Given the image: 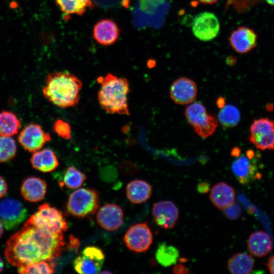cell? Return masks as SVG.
I'll return each mask as SVG.
<instances>
[{"label": "cell", "instance_id": "6da1fadb", "mask_svg": "<svg viewBox=\"0 0 274 274\" xmlns=\"http://www.w3.org/2000/svg\"><path fill=\"white\" fill-rule=\"evenodd\" d=\"M65 243L63 233H55L37 227L26 221L20 230L7 241L5 255L12 265L19 267L59 257Z\"/></svg>", "mask_w": 274, "mask_h": 274}, {"label": "cell", "instance_id": "ab89813d", "mask_svg": "<svg viewBox=\"0 0 274 274\" xmlns=\"http://www.w3.org/2000/svg\"><path fill=\"white\" fill-rule=\"evenodd\" d=\"M241 150L238 148H234L232 151L231 154L232 156L238 157L240 155Z\"/></svg>", "mask_w": 274, "mask_h": 274}, {"label": "cell", "instance_id": "7a4b0ae2", "mask_svg": "<svg viewBox=\"0 0 274 274\" xmlns=\"http://www.w3.org/2000/svg\"><path fill=\"white\" fill-rule=\"evenodd\" d=\"M82 81L68 72H58L48 74L42 93L46 99L61 108L75 107L80 98Z\"/></svg>", "mask_w": 274, "mask_h": 274}, {"label": "cell", "instance_id": "1f68e13d", "mask_svg": "<svg viewBox=\"0 0 274 274\" xmlns=\"http://www.w3.org/2000/svg\"><path fill=\"white\" fill-rule=\"evenodd\" d=\"M218 125L216 118L213 115H208L206 119L193 127L195 132L199 136L207 138L215 132Z\"/></svg>", "mask_w": 274, "mask_h": 274}, {"label": "cell", "instance_id": "f546056e", "mask_svg": "<svg viewBox=\"0 0 274 274\" xmlns=\"http://www.w3.org/2000/svg\"><path fill=\"white\" fill-rule=\"evenodd\" d=\"M185 114L187 120L193 126L202 121L208 115L205 107L198 102L188 106L185 110Z\"/></svg>", "mask_w": 274, "mask_h": 274}, {"label": "cell", "instance_id": "484cf974", "mask_svg": "<svg viewBox=\"0 0 274 274\" xmlns=\"http://www.w3.org/2000/svg\"><path fill=\"white\" fill-rule=\"evenodd\" d=\"M86 180V176L74 166L68 167L63 176L59 181L62 189H75L80 187Z\"/></svg>", "mask_w": 274, "mask_h": 274}, {"label": "cell", "instance_id": "ba28073f", "mask_svg": "<svg viewBox=\"0 0 274 274\" xmlns=\"http://www.w3.org/2000/svg\"><path fill=\"white\" fill-rule=\"evenodd\" d=\"M27 216V211L23 203L11 198L0 201V220L8 230L16 228Z\"/></svg>", "mask_w": 274, "mask_h": 274}, {"label": "cell", "instance_id": "836d02e7", "mask_svg": "<svg viewBox=\"0 0 274 274\" xmlns=\"http://www.w3.org/2000/svg\"><path fill=\"white\" fill-rule=\"evenodd\" d=\"M227 6L232 5L239 12L247 10L256 0H226Z\"/></svg>", "mask_w": 274, "mask_h": 274}, {"label": "cell", "instance_id": "ac0fdd59", "mask_svg": "<svg viewBox=\"0 0 274 274\" xmlns=\"http://www.w3.org/2000/svg\"><path fill=\"white\" fill-rule=\"evenodd\" d=\"M47 188V184L43 180L36 177H29L23 181L20 191L25 200L37 202L44 198Z\"/></svg>", "mask_w": 274, "mask_h": 274}, {"label": "cell", "instance_id": "7402d4cb", "mask_svg": "<svg viewBox=\"0 0 274 274\" xmlns=\"http://www.w3.org/2000/svg\"><path fill=\"white\" fill-rule=\"evenodd\" d=\"M126 192L128 200L132 203L138 204L143 203L150 198L152 188L146 181L137 179L127 184Z\"/></svg>", "mask_w": 274, "mask_h": 274}, {"label": "cell", "instance_id": "4316f807", "mask_svg": "<svg viewBox=\"0 0 274 274\" xmlns=\"http://www.w3.org/2000/svg\"><path fill=\"white\" fill-rule=\"evenodd\" d=\"M179 257V250L174 246L168 245L165 243L160 244L155 253L158 263L164 267L175 264Z\"/></svg>", "mask_w": 274, "mask_h": 274}, {"label": "cell", "instance_id": "8d00e7d4", "mask_svg": "<svg viewBox=\"0 0 274 274\" xmlns=\"http://www.w3.org/2000/svg\"><path fill=\"white\" fill-rule=\"evenodd\" d=\"M197 189L200 193H206L210 189V184L206 182H201L198 185Z\"/></svg>", "mask_w": 274, "mask_h": 274}, {"label": "cell", "instance_id": "603a6c76", "mask_svg": "<svg viewBox=\"0 0 274 274\" xmlns=\"http://www.w3.org/2000/svg\"><path fill=\"white\" fill-rule=\"evenodd\" d=\"M252 257L245 253H239L233 255L228 260L227 268L232 274H248L254 266Z\"/></svg>", "mask_w": 274, "mask_h": 274}, {"label": "cell", "instance_id": "f1b7e54d", "mask_svg": "<svg viewBox=\"0 0 274 274\" xmlns=\"http://www.w3.org/2000/svg\"><path fill=\"white\" fill-rule=\"evenodd\" d=\"M17 145L11 136L0 135V162H6L16 156Z\"/></svg>", "mask_w": 274, "mask_h": 274}, {"label": "cell", "instance_id": "cb8c5ba5", "mask_svg": "<svg viewBox=\"0 0 274 274\" xmlns=\"http://www.w3.org/2000/svg\"><path fill=\"white\" fill-rule=\"evenodd\" d=\"M21 127V121L16 114L6 110L0 111V135H15Z\"/></svg>", "mask_w": 274, "mask_h": 274}, {"label": "cell", "instance_id": "d6a6232c", "mask_svg": "<svg viewBox=\"0 0 274 274\" xmlns=\"http://www.w3.org/2000/svg\"><path fill=\"white\" fill-rule=\"evenodd\" d=\"M53 131L64 140L72 139V130L69 123L62 119H57L53 126Z\"/></svg>", "mask_w": 274, "mask_h": 274}, {"label": "cell", "instance_id": "e0dca14e", "mask_svg": "<svg viewBox=\"0 0 274 274\" xmlns=\"http://www.w3.org/2000/svg\"><path fill=\"white\" fill-rule=\"evenodd\" d=\"M120 29L112 20L104 19L98 21L94 26L93 36L99 44L109 46L115 43L118 40Z\"/></svg>", "mask_w": 274, "mask_h": 274}, {"label": "cell", "instance_id": "4fadbf2b", "mask_svg": "<svg viewBox=\"0 0 274 274\" xmlns=\"http://www.w3.org/2000/svg\"><path fill=\"white\" fill-rule=\"evenodd\" d=\"M258 36L251 28L240 26L232 31L228 38L232 49L240 54L249 53L256 46Z\"/></svg>", "mask_w": 274, "mask_h": 274}, {"label": "cell", "instance_id": "9a60e30c", "mask_svg": "<svg viewBox=\"0 0 274 274\" xmlns=\"http://www.w3.org/2000/svg\"><path fill=\"white\" fill-rule=\"evenodd\" d=\"M197 94V86L192 80L181 77L176 80L170 88V95L175 102L186 105L192 102Z\"/></svg>", "mask_w": 274, "mask_h": 274}, {"label": "cell", "instance_id": "74e56055", "mask_svg": "<svg viewBox=\"0 0 274 274\" xmlns=\"http://www.w3.org/2000/svg\"><path fill=\"white\" fill-rule=\"evenodd\" d=\"M266 266L269 272L271 273L274 274V255L269 258L266 263Z\"/></svg>", "mask_w": 274, "mask_h": 274}, {"label": "cell", "instance_id": "5b68a950", "mask_svg": "<svg viewBox=\"0 0 274 274\" xmlns=\"http://www.w3.org/2000/svg\"><path fill=\"white\" fill-rule=\"evenodd\" d=\"M30 224L55 233H63L68 228L62 213L48 203L40 206L26 221Z\"/></svg>", "mask_w": 274, "mask_h": 274}, {"label": "cell", "instance_id": "2e32d148", "mask_svg": "<svg viewBox=\"0 0 274 274\" xmlns=\"http://www.w3.org/2000/svg\"><path fill=\"white\" fill-rule=\"evenodd\" d=\"M98 224L104 229L114 231L118 229L123 221V212L118 205L109 203L101 207L96 215Z\"/></svg>", "mask_w": 274, "mask_h": 274}, {"label": "cell", "instance_id": "d590c367", "mask_svg": "<svg viewBox=\"0 0 274 274\" xmlns=\"http://www.w3.org/2000/svg\"><path fill=\"white\" fill-rule=\"evenodd\" d=\"M173 272L176 274H184L189 273L187 268L181 264H178L174 266L173 268Z\"/></svg>", "mask_w": 274, "mask_h": 274}, {"label": "cell", "instance_id": "d6986e66", "mask_svg": "<svg viewBox=\"0 0 274 274\" xmlns=\"http://www.w3.org/2000/svg\"><path fill=\"white\" fill-rule=\"evenodd\" d=\"M209 197L215 207L223 210L234 204L235 193L231 186L224 182H220L212 187Z\"/></svg>", "mask_w": 274, "mask_h": 274}, {"label": "cell", "instance_id": "8fae6325", "mask_svg": "<svg viewBox=\"0 0 274 274\" xmlns=\"http://www.w3.org/2000/svg\"><path fill=\"white\" fill-rule=\"evenodd\" d=\"M51 139L49 133L45 132L41 125L31 123L20 132L18 141L26 151L35 152L41 150Z\"/></svg>", "mask_w": 274, "mask_h": 274}, {"label": "cell", "instance_id": "8992f818", "mask_svg": "<svg viewBox=\"0 0 274 274\" xmlns=\"http://www.w3.org/2000/svg\"><path fill=\"white\" fill-rule=\"evenodd\" d=\"M249 140L259 150H273L274 121L265 117L255 120L250 127Z\"/></svg>", "mask_w": 274, "mask_h": 274}, {"label": "cell", "instance_id": "ffe728a7", "mask_svg": "<svg viewBox=\"0 0 274 274\" xmlns=\"http://www.w3.org/2000/svg\"><path fill=\"white\" fill-rule=\"evenodd\" d=\"M32 167L42 173H50L59 165L57 156L53 150L45 148L33 153L30 159Z\"/></svg>", "mask_w": 274, "mask_h": 274}, {"label": "cell", "instance_id": "3957f363", "mask_svg": "<svg viewBox=\"0 0 274 274\" xmlns=\"http://www.w3.org/2000/svg\"><path fill=\"white\" fill-rule=\"evenodd\" d=\"M100 84L97 98L101 107L109 114L130 115L128 95L130 92L128 80L111 73L99 77Z\"/></svg>", "mask_w": 274, "mask_h": 274}, {"label": "cell", "instance_id": "7c38bea8", "mask_svg": "<svg viewBox=\"0 0 274 274\" xmlns=\"http://www.w3.org/2000/svg\"><path fill=\"white\" fill-rule=\"evenodd\" d=\"M258 158L259 155L256 153L249 156L243 154L233 162L232 171L241 184H248L261 177L258 171Z\"/></svg>", "mask_w": 274, "mask_h": 274}, {"label": "cell", "instance_id": "83f0119b", "mask_svg": "<svg viewBox=\"0 0 274 274\" xmlns=\"http://www.w3.org/2000/svg\"><path fill=\"white\" fill-rule=\"evenodd\" d=\"M241 118L238 109L231 105L224 106L218 114L220 123L226 127H233L239 122Z\"/></svg>", "mask_w": 274, "mask_h": 274}, {"label": "cell", "instance_id": "b9f144b4", "mask_svg": "<svg viewBox=\"0 0 274 274\" xmlns=\"http://www.w3.org/2000/svg\"><path fill=\"white\" fill-rule=\"evenodd\" d=\"M4 225L0 220V238H1L4 232Z\"/></svg>", "mask_w": 274, "mask_h": 274}, {"label": "cell", "instance_id": "7bdbcfd3", "mask_svg": "<svg viewBox=\"0 0 274 274\" xmlns=\"http://www.w3.org/2000/svg\"><path fill=\"white\" fill-rule=\"evenodd\" d=\"M4 267V263L2 260V259L0 257V272H1L3 269Z\"/></svg>", "mask_w": 274, "mask_h": 274}, {"label": "cell", "instance_id": "52a82bcc", "mask_svg": "<svg viewBox=\"0 0 274 274\" xmlns=\"http://www.w3.org/2000/svg\"><path fill=\"white\" fill-rule=\"evenodd\" d=\"M105 259V255L100 248L88 246L74 259L73 267L79 273H97L102 267Z\"/></svg>", "mask_w": 274, "mask_h": 274}, {"label": "cell", "instance_id": "d4e9b609", "mask_svg": "<svg viewBox=\"0 0 274 274\" xmlns=\"http://www.w3.org/2000/svg\"><path fill=\"white\" fill-rule=\"evenodd\" d=\"M60 10L66 15H82L93 6L92 0H55Z\"/></svg>", "mask_w": 274, "mask_h": 274}, {"label": "cell", "instance_id": "30bf717a", "mask_svg": "<svg viewBox=\"0 0 274 274\" xmlns=\"http://www.w3.org/2000/svg\"><path fill=\"white\" fill-rule=\"evenodd\" d=\"M123 241L131 251L136 253L148 250L153 241V235L147 222L131 226L125 234Z\"/></svg>", "mask_w": 274, "mask_h": 274}, {"label": "cell", "instance_id": "4dcf8cb0", "mask_svg": "<svg viewBox=\"0 0 274 274\" xmlns=\"http://www.w3.org/2000/svg\"><path fill=\"white\" fill-rule=\"evenodd\" d=\"M54 264L52 262L41 261L18 267L19 273H48L54 272Z\"/></svg>", "mask_w": 274, "mask_h": 274}, {"label": "cell", "instance_id": "277c9868", "mask_svg": "<svg viewBox=\"0 0 274 274\" xmlns=\"http://www.w3.org/2000/svg\"><path fill=\"white\" fill-rule=\"evenodd\" d=\"M99 205L97 192L93 189L82 188L75 190L70 195L66 209L72 216L84 218L94 214Z\"/></svg>", "mask_w": 274, "mask_h": 274}, {"label": "cell", "instance_id": "9c48e42d", "mask_svg": "<svg viewBox=\"0 0 274 274\" xmlns=\"http://www.w3.org/2000/svg\"><path fill=\"white\" fill-rule=\"evenodd\" d=\"M220 24L218 18L212 12H204L194 17L192 24V31L198 40L207 42L213 40L218 35Z\"/></svg>", "mask_w": 274, "mask_h": 274}, {"label": "cell", "instance_id": "5bb4252c", "mask_svg": "<svg viewBox=\"0 0 274 274\" xmlns=\"http://www.w3.org/2000/svg\"><path fill=\"white\" fill-rule=\"evenodd\" d=\"M152 215L154 221L159 226L168 229L175 226L179 217V211L172 201H161L154 204Z\"/></svg>", "mask_w": 274, "mask_h": 274}, {"label": "cell", "instance_id": "44dd1931", "mask_svg": "<svg viewBox=\"0 0 274 274\" xmlns=\"http://www.w3.org/2000/svg\"><path fill=\"white\" fill-rule=\"evenodd\" d=\"M272 247L269 236L263 231H257L250 235L248 240V248L251 255L262 257L269 253Z\"/></svg>", "mask_w": 274, "mask_h": 274}, {"label": "cell", "instance_id": "e575fe53", "mask_svg": "<svg viewBox=\"0 0 274 274\" xmlns=\"http://www.w3.org/2000/svg\"><path fill=\"white\" fill-rule=\"evenodd\" d=\"M7 190L8 186L6 180L0 176V198L6 195Z\"/></svg>", "mask_w": 274, "mask_h": 274}, {"label": "cell", "instance_id": "f35d334b", "mask_svg": "<svg viewBox=\"0 0 274 274\" xmlns=\"http://www.w3.org/2000/svg\"><path fill=\"white\" fill-rule=\"evenodd\" d=\"M225 104V98L222 97H220L217 100V105L219 108H222Z\"/></svg>", "mask_w": 274, "mask_h": 274}, {"label": "cell", "instance_id": "ee69618b", "mask_svg": "<svg viewBox=\"0 0 274 274\" xmlns=\"http://www.w3.org/2000/svg\"><path fill=\"white\" fill-rule=\"evenodd\" d=\"M270 5L274 6V0H265Z\"/></svg>", "mask_w": 274, "mask_h": 274}, {"label": "cell", "instance_id": "60d3db41", "mask_svg": "<svg viewBox=\"0 0 274 274\" xmlns=\"http://www.w3.org/2000/svg\"><path fill=\"white\" fill-rule=\"evenodd\" d=\"M199 2L204 4H214L216 3L219 0H198Z\"/></svg>", "mask_w": 274, "mask_h": 274}]
</instances>
